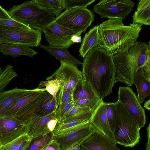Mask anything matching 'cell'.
Segmentation results:
<instances>
[{
	"label": "cell",
	"instance_id": "6da1fadb",
	"mask_svg": "<svg viewBox=\"0 0 150 150\" xmlns=\"http://www.w3.org/2000/svg\"><path fill=\"white\" fill-rule=\"evenodd\" d=\"M115 71L113 56L98 46L91 49L83 57V79L102 100L112 93Z\"/></svg>",
	"mask_w": 150,
	"mask_h": 150
},
{
	"label": "cell",
	"instance_id": "7a4b0ae2",
	"mask_svg": "<svg viewBox=\"0 0 150 150\" xmlns=\"http://www.w3.org/2000/svg\"><path fill=\"white\" fill-rule=\"evenodd\" d=\"M142 25H125L121 19L109 18L99 25L98 46L113 56L124 53L137 41Z\"/></svg>",
	"mask_w": 150,
	"mask_h": 150
},
{
	"label": "cell",
	"instance_id": "3957f363",
	"mask_svg": "<svg viewBox=\"0 0 150 150\" xmlns=\"http://www.w3.org/2000/svg\"><path fill=\"white\" fill-rule=\"evenodd\" d=\"M113 60L116 68L115 83L120 82L131 86L137 71L150 61V42L137 41L127 51L113 56Z\"/></svg>",
	"mask_w": 150,
	"mask_h": 150
},
{
	"label": "cell",
	"instance_id": "277c9868",
	"mask_svg": "<svg viewBox=\"0 0 150 150\" xmlns=\"http://www.w3.org/2000/svg\"><path fill=\"white\" fill-rule=\"evenodd\" d=\"M48 93L45 88H37L29 89L26 93L4 109L0 116L13 117L26 126L34 112L45 100Z\"/></svg>",
	"mask_w": 150,
	"mask_h": 150
},
{
	"label": "cell",
	"instance_id": "5b68a950",
	"mask_svg": "<svg viewBox=\"0 0 150 150\" xmlns=\"http://www.w3.org/2000/svg\"><path fill=\"white\" fill-rule=\"evenodd\" d=\"M8 12L13 19L42 32L55 18L39 6L34 0L14 5Z\"/></svg>",
	"mask_w": 150,
	"mask_h": 150
},
{
	"label": "cell",
	"instance_id": "8992f818",
	"mask_svg": "<svg viewBox=\"0 0 150 150\" xmlns=\"http://www.w3.org/2000/svg\"><path fill=\"white\" fill-rule=\"evenodd\" d=\"M117 118L113 132L117 144L133 147L139 142L141 128L136 119L117 100L115 103Z\"/></svg>",
	"mask_w": 150,
	"mask_h": 150
},
{
	"label": "cell",
	"instance_id": "52a82bcc",
	"mask_svg": "<svg viewBox=\"0 0 150 150\" xmlns=\"http://www.w3.org/2000/svg\"><path fill=\"white\" fill-rule=\"evenodd\" d=\"M42 32L28 29L0 25V43L37 47L41 44Z\"/></svg>",
	"mask_w": 150,
	"mask_h": 150
},
{
	"label": "cell",
	"instance_id": "ba28073f",
	"mask_svg": "<svg viewBox=\"0 0 150 150\" xmlns=\"http://www.w3.org/2000/svg\"><path fill=\"white\" fill-rule=\"evenodd\" d=\"M94 15L86 8H74L66 9L54 21L59 25L72 31L85 33L94 21Z\"/></svg>",
	"mask_w": 150,
	"mask_h": 150
},
{
	"label": "cell",
	"instance_id": "9c48e42d",
	"mask_svg": "<svg viewBox=\"0 0 150 150\" xmlns=\"http://www.w3.org/2000/svg\"><path fill=\"white\" fill-rule=\"evenodd\" d=\"M49 45L56 48H68L75 43L82 41V33L74 31L61 26L54 21L44 29L43 32Z\"/></svg>",
	"mask_w": 150,
	"mask_h": 150
},
{
	"label": "cell",
	"instance_id": "30bf717a",
	"mask_svg": "<svg viewBox=\"0 0 150 150\" xmlns=\"http://www.w3.org/2000/svg\"><path fill=\"white\" fill-rule=\"evenodd\" d=\"M135 3L130 0H101L93 9L101 18L124 19L133 10Z\"/></svg>",
	"mask_w": 150,
	"mask_h": 150
},
{
	"label": "cell",
	"instance_id": "8fae6325",
	"mask_svg": "<svg viewBox=\"0 0 150 150\" xmlns=\"http://www.w3.org/2000/svg\"><path fill=\"white\" fill-rule=\"evenodd\" d=\"M96 128L90 122L77 126L54 135L61 150H66L78 143L81 144L88 138Z\"/></svg>",
	"mask_w": 150,
	"mask_h": 150
},
{
	"label": "cell",
	"instance_id": "7c38bea8",
	"mask_svg": "<svg viewBox=\"0 0 150 150\" xmlns=\"http://www.w3.org/2000/svg\"><path fill=\"white\" fill-rule=\"evenodd\" d=\"M118 95L117 100L136 118L140 127H143L146 122L145 110L132 89L129 86H120Z\"/></svg>",
	"mask_w": 150,
	"mask_h": 150
},
{
	"label": "cell",
	"instance_id": "4fadbf2b",
	"mask_svg": "<svg viewBox=\"0 0 150 150\" xmlns=\"http://www.w3.org/2000/svg\"><path fill=\"white\" fill-rule=\"evenodd\" d=\"M26 127L20 121L11 117H0V146L26 134Z\"/></svg>",
	"mask_w": 150,
	"mask_h": 150
},
{
	"label": "cell",
	"instance_id": "5bb4252c",
	"mask_svg": "<svg viewBox=\"0 0 150 150\" xmlns=\"http://www.w3.org/2000/svg\"><path fill=\"white\" fill-rule=\"evenodd\" d=\"M106 103L103 100L93 112L90 122L96 130L117 145L113 132L109 123L106 113Z\"/></svg>",
	"mask_w": 150,
	"mask_h": 150
},
{
	"label": "cell",
	"instance_id": "9a60e30c",
	"mask_svg": "<svg viewBox=\"0 0 150 150\" xmlns=\"http://www.w3.org/2000/svg\"><path fill=\"white\" fill-rule=\"evenodd\" d=\"M62 74L63 85L58 92L62 93L70 89H74L80 80L83 78L82 72L77 67L67 62H60L59 67L56 70Z\"/></svg>",
	"mask_w": 150,
	"mask_h": 150
},
{
	"label": "cell",
	"instance_id": "2e32d148",
	"mask_svg": "<svg viewBox=\"0 0 150 150\" xmlns=\"http://www.w3.org/2000/svg\"><path fill=\"white\" fill-rule=\"evenodd\" d=\"M80 147L81 150H121L96 129Z\"/></svg>",
	"mask_w": 150,
	"mask_h": 150
},
{
	"label": "cell",
	"instance_id": "e0dca14e",
	"mask_svg": "<svg viewBox=\"0 0 150 150\" xmlns=\"http://www.w3.org/2000/svg\"><path fill=\"white\" fill-rule=\"evenodd\" d=\"M93 112L58 121L53 133L54 135L77 126L90 122Z\"/></svg>",
	"mask_w": 150,
	"mask_h": 150
},
{
	"label": "cell",
	"instance_id": "ac0fdd59",
	"mask_svg": "<svg viewBox=\"0 0 150 150\" xmlns=\"http://www.w3.org/2000/svg\"><path fill=\"white\" fill-rule=\"evenodd\" d=\"M133 84L137 89L139 101L142 103L150 94V81L144 75L142 67L139 69L135 73Z\"/></svg>",
	"mask_w": 150,
	"mask_h": 150
},
{
	"label": "cell",
	"instance_id": "d6986e66",
	"mask_svg": "<svg viewBox=\"0 0 150 150\" xmlns=\"http://www.w3.org/2000/svg\"><path fill=\"white\" fill-rule=\"evenodd\" d=\"M99 25L91 28L83 37L79 49V55L83 58L92 48L98 46L99 41Z\"/></svg>",
	"mask_w": 150,
	"mask_h": 150
},
{
	"label": "cell",
	"instance_id": "ffe728a7",
	"mask_svg": "<svg viewBox=\"0 0 150 150\" xmlns=\"http://www.w3.org/2000/svg\"><path fill=\"white\" fill-rule=\"evenodd\" d=\"M0 52L5 55H10L13 58L25 55L30 57L38 52L29 47L16 45L0 43Z\"/></svg>",
	"mask_w": 150,
	"mask_h": 150
},
{
	"label": "cell",
	"instance_id": "44dd1931",
	"mask_svg": "<svg viewBox=\"0 0 150 150\" xmlns=\"http://www.w3.org/2000/svg\"><path fill=\"white\" fill-rule=\"evenodd\" d=\"M39 47L54 56L57 60L63 61L71 64L76 67L82 65L83 62L72 56L68 48L60 49L44 46L40 44Z\"/></svg>",
	"mask_w": 150,
	"mask_h": 150
},
{
	"label": "cell",
	"instance_id": "7402d4cb",
	"mask_svg": "<svg viewBox=\"0 0 150 150\" xmlns=\"http://www.w3.org/2000/svg\"><path fill=\"white\" fill-rule=\"evenodd\" d=\"M132 18V23L150 25V0H139Z\"/></svg>",
	"mask_w": 150,
	"mask_h": 150
},
{
	"label": "cell",
	"instance_id": "603a6c76",
	"mask_svg": "<svg viewBox=\"0 0 150 150\" xmlns=\"http://www.w3.org/2000/svg\"><path fill=\"white\" fill-rule=\"evenodd\" d=\"M98 98L99 97L97 93L83 78L79 80L74 89L73 99L74 102L83 99Z\"/></svg>",
	"mask_w": 150,
	"mask_h": 150
},
{
	"label": "cell",
	"instance_id": "cb8c5ba5",
	"mask_svg": "<svg viewBox=\"0 0 150 150\" xmlns=\"http://www.w3.org/2000/svg\"><path fill=\"white\" fill-rule=\"evenodd\" d=\"M55 112L47 115L34 119L26 126V134L32 139L42 134V131L47 122L55 117Z\"/></svg>",
	"mask_w": 150,
	"mask_h": 150
},
{
	"label": "cell",
	"instance_id": "d4e9b609",
	"mask_svg": "<svg viewBox=\"0 0 150 150\" xmlns=\"http://www.w3.org/2000/svg\"><path fill=\"white\" fill-rule=\"evenodd\" d=\"M29 89L15 87L0 93V116L4 109L11 105Z\"/></svg>",
	"mask_w": 150,
	"mask_h": 150
},
{
	"label": "cell",
	"instance_id": "484cf974",
	"mask_svg": "<svg viewBox=\"0 0 150 150\" xmlns=\"http://www.w3.org/2000/svg\"><path fill=\"white\" fill-rule=\"evenodd\" d=\"M40 7L47 11L55 18L59 16L64 9L63 0H34Z\"/></svg>",
	"mask_w": 150,
	"mask_h": 150
},
{
	"label": "cell",
	"instance_id": "4316f807",
	"mask_svg": "<svg viewBox=\"0 0 150 150\" xmlns=\"http://www.w3.org/2000/svg\"><path fill=\"white\" fill-rule=\"evenodd\" d=\"M53 132H50L32 139L25 150H41L52 140Z\"/></svg>",
	"mask_w": 150,
	"mask_h": 150
},
{
	"label": "cell",
	"instance_id": "83f0119b",
	"mask_svg": "<svg viewBox=\"0 0 150 150\" xmlns=\"http://www.w3.org/2000/svg\"><path fill=\"white\" fill-rule=\"evenodd\" d=\"M13 67L6 65L0 71V93L4 91L11 80L17 76Z\"/></svg>",
	"mask_w": 150,
	"mask_h": 150
},
{
	"label": "cell",
	"instance_id": "f1b7e54d",
	"mask_svg": "<svg viewBox=\"0 0 150 150\" xmlns=\"http://www.w3.org/2000/svg\"><path fill=\"white\" fill-rule=\"evenodd\" d=\"M106 113L110 127L113 132L117 118V112L115 103L106 102Z\"/></svg>",
	"mask_w": 150,
	"mask_h": 150
},
{
	"label": "cell",
	"instance_id": "f546056e",
	"mask_svg": "<svg viewBox=\"0 0 150 150\" xmlns=\"http://www.w3.org/2000/svg\"><path fill=\"white\" fill-rule=\"evenodd\" d=\"M103 100L100 98L83 99L74 102V105L90 109L94 112Z\"/></svg>",
	"mask_w": 150,
	"mask_h": 150
},
{
	"label": "cell",
	"instance_id": "4dcf8cb0",
	"mask_svg": "<svg viewBox=\"0 0 150 150\" xmlns=\"http://www.w3.org/2000/svg\"><path fill=\"white\" fill-rule=\"evenodd\" d=\"M95 0H63L64 9L86 7L93 3Z\"/></svg>",
	"mask_w": 150,
	"mask_h": 150
},
{
	"label": "cell",
	"instance_id": "1f68e13d",
	"mask_svg": "<svg viewBox=\"0 0 150 150\" xmlns=\"http://www.w3.org/2000/svg\"><path fill=\"white\" fill-rule=\"evenodd\" d=\"M74 105V101L73 99H72L67 103L58 107L55 112V117L58 121L63 120Z\"/></svg>",
	"mask_w": 150,
	"mask_h": 150
},
{
	"label": "cell",
	"instance_id": "d6a6232c",
	"mask_svg": "<svg viewBox=\"0 0 150 150\" xmlns=\"http://www.w3.org/2000/svg\"><path fill=\"white\" fill-rule=\"evenodd\" d=\"M28 136L26 134L22 135L13 141L0 146V150H16L21 143Z\"/></svg>",
	"mask_w": 150,
	"mask_h": 150
},
{
	"label": "cell",
	"instance_id": "836d02e7",
	"mask_svg": "<svg viewBox=\"0 0 150 150\" xmlns=\"http://www.w3.org/2000/svg\"><path fill=\"white\" fill-rule=\"evenodd\" d=\"M91 112H93L88 108L82 107L74 105L66 115L64 119L63 120L74 117L79 116Z\"/></svg>",
	"mask_w": 150,
	"mask_h": 150
},
{
	"label": "cell",
	"instance_id": "e575fe53",
	"mask_svg": "<svg viewBox=\"0 0 150 150\" xmlns=\"http://www.w3.org/2000/svg\"><path fill=\"white\" fill-rule=\"evenodd\" d=\"M73 90L74 89H70L62 93H57L56 96V100L58 107L73 99Z\"/></svg>",
	"mask_w": 150,
	"mask_h": 150
},
{
	"label": "cell",
	"instance_id": "d590c367",
	"mask_svg": "<svg viewBox=\"0 0 150 150\" xmlns=\"http://www.w3.org/2000/svg\"><path fill=\"white\" fill-rule=\"evenodd\" d=\"M0 25L25 29H28L30 28L12 18L8 19L0 20Z\"/></svg>",
	"mask_w": 150,
	"mask_h": 150
},
{
	"label": "cell",
	"instance_id": "8d00e7d4",
	"mask_svg": "<svg viewBox=\"0 0 150 150\" xmlns=\"http://www.w3.org/2000/svg\"><path fill=\"white\" fill-rule=\"evenodd\" d=\"M58 120L55 117L51 119L47 123L42 131V134H44L50 132H53L58 122Z\"/></svg>",
	"mask_w": 150,
	"mask_h": 150
},
{
	"label": "cell",
	"instance_id": "74e56055",
	"mask_svg": "<svg viewBox=\"0 0 150 150\" xmlns=\"http://www.w3.org/2000/svg\"><path fill=\"white\" fill-rule=\"evenodd\" d=\"M41 150H61V149L55 139H53Z\"/></svg>",
	"mask_w": 150,
	"mask_h": 150
},
{
	"label": "cell",
	"instance_id": "f35d334b",
	"mask_svg": "<svg viewBox=\"0 0 150 150\" xmlns=\"http://www.w3.org/2000/svg\"><path fill=\"white\" fill-rule=\"evenodd\" d=\"M142 68L144 75L147 80L150 81V61L147 63Z\"/></svg>",
	"mask_w": 150,
	"mask_h": 150
},
{
	"label": "cell",
	"instance_id": "ab89813d",
	"mask_svg": "<svg viewBox=\"0 0 150 150\" xmlns=\"http://www.w3.org/2000/svg\"><path fill=\"white\" fill-rule=\"evenodd\" d=\"M11 18L8 12L0 5V20L10 19Z\"/></svg>",
	"mask_w": 150,
	"mask_h": 150
},
{
	"label": "cell",
	"instance_id": "60d3db41",
	"mask_svg": "<svg viewBox=\"0 0 150 150\" xmlns=\"http://www.w3.org/2000/svg\"><path fill=\"white\" fill-rule=\"evenodd\" d=\"M31 139H32L28 136V137L21 143L16 150H25L29 145Z\"/></svg>",
	"mask_w": 150,
	"mask_h": 150
},
{
	"label": "cell",
	"instance_id": "b9f144b4",
	"mask_svg": "<svg viewBox=\"0 0 150 150\" xmlns=\"http://www.w3.org/2000/svg\"><path fill=\"white\" fill-rule=\"evenodd\" d=\"M81 143L76 144L70 146L66 150H81L80 149Z\"/></svg>",
	"mask_w": 150,
	"mask_h": 150
},
{
	"label": "cell",
	"instance_id": "7bdbcfd3",
	"mask_svg": "<svg viewBox=\"0 0 150 150\" xmlns=\"http://www.w3.org/2000/svg\"><path fill=\"white\" fill-rule=\"evenodd\" d=\"M144 107L147 110L149 111L150 110V99L146 101L144 104Z\"/></svg>",
	"mask_w": 150,
	"mask_h": 150
},
{
	"label": "cell",
	"instance_id": "ee69618b",
	"mask_svg": "<svg viewBox=\"0 0 150 150\" xmlns=\"http://www.w3.org/2000/svg\"><path fill=\"white\" fill-rule=\"evenodd\" d=\"M1 70V68L0 67V71Z\"/></svg>",
	"mask_w": 150,
	"mask_h": 150
}]
</instances>
